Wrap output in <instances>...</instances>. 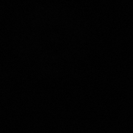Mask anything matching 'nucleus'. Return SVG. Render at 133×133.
<instances>
[]
</instances>
